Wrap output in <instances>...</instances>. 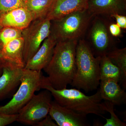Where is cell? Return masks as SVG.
Segmentation results:
<instances>
[{"label":"cell","instance_id":"cell-1","mask_svg":"<svg viewBox=\"0 0 126 126\" xmlns=\"http://www.w3.org/2000/svg\"><path fill=\"white\" fill-rule=\"evenodd\" d=\"M78 40L58 41L50 62L44 69L51 86L56 89L67 88L76 71V49Z\"/></svg>","mask_w":126,"mask_h":126},{"label":"cell","instance_id":"cell-2","mask_svg":"<svg viewBox=\"0 0 126 126\" xmlns=\"http://www.w3.org/2000/svg\"><path fill=\"white\" fill-rule=\"evenodd\" d=\"M41 89L49 90L59 104L80 114H94L105 118L107 112L106 106L101 97L99 90L91 96H87L80 90L76 88L56 89L47 81Z\"/></svg>","mask_w":126,"mask_h":126},{"label":"cell","instance_id":"cell-3","mask_svg":"<svg viewBox=\"0 0 126 126\" xmlns=\"http://www.w3.org/2000/svg\"><path fill=\"white\" fill-rule=\"evenodd\" d=\"M100 57H96L86 40H79L76 49V71L72 87L86 93L96 90L101 78Z\"/></svg>","mask_w":126,"mask_h":126},{"label":"cell","instance_id":"cell-4","mask_svg":"<svg viewBox=\"0 0 126 126\" xmlns=\"http://www.w3.org/2000/svg\"><path fill=\"white\" fill-rule=\"evenodd\" d=\"M94 17L86 10L73 12L51 20L50 35L57 42L79 40L86 33Z\"/></svg>","mask_w":126,"mask_h":126},{"label":"cell","instance_id":"cell-5","mask_svg":"<svg viewBox=\"0 0 126 126\" xmlns=\"http://www.w3.org/2000/svg\"><path fill=\"white\" fill-rule=\"evenodd\" d=\"M47 79L41 71L24 68L18 91L10 101L0 107V113L7 115L17 114L31 99L35 93L41 89L42 84Z\"/></svg>","mask_w":126,"mask_h":126},{"label":"cell","instance_id":"cell-6","mask_svg":"<svg viewBox=\"0 0 126 126\" xmlns=\"http://www.w3.org/2000/svg\"><path fill=\"white\" fill-rule=\"evenodd\" d=\"M51 20L47 18L34 20L22 30L23 58L25 65L34 56L43 41L50 34Z\"/></svg>","mask_w":126,"mask_h":126},{"label":"cell","instance_id":"cell-7","mask_svg":"<svg viewBox=\"0 0 126 126\" xmlns=\"http://www.w3.org/2000/svg\"><path fill=\"white\" fill-rule=\"evenodd\" d=\"M52 97L51 93L47 89L34 94L17 113L16 121L34 126L48 115Z\"/></svg>","mask_w":126,"mask_h":126},{"label":"cell","instance_id":"cell-8","mask_svg":"<svg viewBox=\"0 0 126 126\" xmlns=\"http://www.w3.org/2000/svg\"><path fill=\"white\" fill-rule=\"evenodd\" d=\"M94 16L89 30V43H87L94 56L101 57L116 47L109 32L108 23L103 18Z\"/></svg>","mask_w":126,"mask_h":126},{"label":"cell","instance_id":"cell-9","mask_svg":"<svg viewBox=\"0 0 126 126\" xmlns=\"http://www.w3.org/2000/svg\"><path fill=\"white\" fill-rule=\"evenodd\" d=\"M59 126H89L87 115L80 114L52 101L49 113Z\"/></svg>","mask_w":126,"mask_h":126},{"label":"cell","instance_id":"cell-10","mask_svg":"<svg viewBox=\"0 0 126 126\" xmlns=\"http://www.w3.org/2000/svg\"><path fill=\"white\" fill-rule=\"evenodd\" d=\"M4 60L0 77V100L8 96L20 84L24 68Z\"/></svg>","mask_w":126,"mask_h":126},{"label":"cell","instance_id":"cell-11","mask_svg":"<svg viewBox=\"0 0 126 126\" xmlns=\"http://www.w3.org/2000/svg\"><path fill=\"white\" fill-rule=\"evenodd\" d=\"M57 42L55 39L49 35L43 41L35 54L26 63L24 68L36 71L44 69L52 58Z\"/></svg>","mask_w":126,"mask_h":126},{"label":"cell","instance_id":"cell-12","mask_svg":"<svg viewBox=\"0 0 126 126\" xmlns=\"http://www.w3.org/2000/svg\"><path fill=\"white\" fill-rule=\"evenodd\" d=\"M87 10L94 16H111L116 14L125 15L126 0H89Z\"/></svg>","mask_w":126,"mask_h":126},{"label":"cell","instance_id":"cell-13","mask_svg":"<svg viewBox=\"0 0 126 126\" xmlns=\"http://www.w3.org/2000/svg\"><path fill=\"white\" fill-rule=\"evenodd\" d=\"M89 0H54L46 18L53 20L71 13L87 10Z\"/></svg>","mask_w":126,"mask_h":126},{"label":"cell","instance_id":"cell-14","mask_svg":"<svg viewBox=\"0 0 126 126\" xmlns=\"http://www.w3.org/2000/svg\"><path fill=\"white\" fill-rule=\"evenodd\" d=\"M34 20L31 12L25 7H19L0 17V25L2 27H13L23 30Z\"/></svg>","mask_w":126,"mask_h":126},{"label":"cell","instance_id":"cell-15","mask_svg":"<svg viewBox=\"0 0 126 126\" xmlns=\"http://www.w3.org/2000/svg\"><path fill=\"white\" fill-rule=\"evenodd\" d=\"M99 90L102 99L119 106L126 103V93L117 81L112 79L100 80Z\"/></svg>","mask_w":126,"mask_h":126},{"label":"cell","instance_id":"cell-16","mask_svg":"<svg viewBox=\"0 0 126 126\" xmlns=\"http://www.w3.org/2000/svg\"><path fill=\"white\" fill-rule=\"evenodd\" d=\"M24 44L22 37L10 41L1 50L2 59L24 68L23 58Z\"/></svg>","mask_w":126,"mask_h":126},{"label":"cell","instance_id":"cell-17","mask_svg":"<svg viewBox=\"0 0 126 126\" xmlns=\"http://www.w3.org/2000/svg\"><path fill=\"white\" fill-rule=\"evenodd\" d=\"M99 72L101 80H115L121 84L123 89H126V82L123 79L121 70L106 55L100 57Z\"/></svg>","mask_w":126,"mask_h":126},{"label":"cell","instance_id":"cell-18","mask_svg":"<svg viewBox=\"0 0 126 126\" xmlns=\"http://www.w3.org/2000/svg\"><path fill=\"white\" fill-rule=\"evenodd\" d=\"M54 0H27L25 7L33 15L34 20L46 18Z\"/></svg>","mask_w":126,"mask_h":126},{"label":"cell","instance_id":"cell-19","mask_svg":"<svg viewBox=\"0 0 126 126\" xmlns=\"http://www.w3.org/2000/svg\"><path fill=\"white\" fill-rule=\"evenodd\" d=\"M111 61L119 68L124 81L126 82V48L116 47L106 55Z\"/></svg>","mask_w":126,"mask_h":126},{"label":"cell","instance_id":"cell-20","mask_svg":"<svg viewBox=\"0 0 126 126\" xmlns=\"http://www.w3.org/2000/svg\"><path fill=\"white\" fill-rule=\"evenodd\" d=\"M22 30L13 27H3L0 30V50L10 41L22 37Z\"/></svg>","mask_w":126,"mask_h":126},{"label":"cell","instance_id":"cell-21","mask_svg":"<svg viewBox=\"0 0 126 126\" xmlns=\"http://www.w3.org/2000/svg\"><path fill=\"white\" fill-rule=\"evenodd\" d=\"M103 102L106 106L107 112H109L111 116L110 118H105L106 122L103 126H126V123L122 122L115 113L114 109L115 106L111 103L107 101H104Z\"/></svg>","mask_w":126,"mask_h":126},{"label":"cell","instance_id":"cell-22","mask_svg":"<svg viewBox=\"0 0 126 126\" xmlns=\"http://www.w3.org/2000/svg\"><path fill=\"white\" fill-rule=\"evenodd\" d=\"M25 7L23 0H0V17L14 9Z\"/></svg>","mask_w":126,"mask_h":126},{"label":"cell","instance_id":"cell-23","mask_svg":"<svg viewBox=\"0 0 126 126\" xmlns=\"http://www.w3.org/2000/svg\"><path fill=\"white\" fill-rule=\"evenodd\" d=\"M17 114L7 115L0 113V126L9 125L16 121Z\"/></svg>","mask_w":126,"mask_h":126},{"label":"cell","instance_id":"cell-24","mask_svg":"<svg viewBox=\"0 0 126 126\" xmlns=\"http://www.w3.org/2000/svg\"><path fill=\"white\" fill-rule=\"evenodd\" d=\"M116 20V24L123 29H126V16L124 15L118 14H114L111 16Z\"/></svg>","mask_w":126,"mask_h":126},{"label":"cell","instance_id":"cell-25","mask_svg":"<svg viewBox=\"0 0 126 126\" xmlns=\"http://www.w3.org/2000/svg\"><path fill=\"white\" fill-rule=\"evenodd\" d=\"M58 125L49 115L36 123L34 126H58Z\"/></svg>","mask_w":126,"mask_h":126},{"label":"cell","instance_id":"cell-26","mask_svg":"<svg viewBox=\"0 0 126 126\" xmlns=\"http://www.w3.org/2000/svg\"><path fill=\"white\" fill-rule=\"evenodd\" d=\"M110 34L113 37H117L121 34V28L116 23H112L109 26Z\"/></svg>","mask_w":126,"mask_h":126},{"label":"cell","instance_id":"cell-27","mask_svg":"<svg viewBox=\"0 0 126 126\" xmlns=\"http://www.w3.org/2000/svg\"><path fill=\"white\" fill-rule=\"evenodd\" d=\"M4 60L3 59L0 60V77L2 74L3 72V66H4Z\"/></svg>","mask_w":126,"mask_h":126},{"label":"cell","instance_id":"cell-28","mask_svg":"<svg viewBox=\"0 0 126 126\" xmlns=\"http://www.w3.org/2000/svg\"><path fill=\"white\" fill-rule=\"evenodd\" d=\"M2 59V55H1V52L0 50V60Z\"/></svg>","mask_w":126,"mask_h":126},{"label":"cell","instance_id":"cell-29","mask_svg":"<svg viewBox=\"0 0 126 126\" xmlns=\"http://www.w3.org/2000/svg\"><path fill=\"white\" fill-rule=\"evenodd\" d=\"M2 26H1V25H0V30L1 29V28H2Z\"/></svg>","mask_w":126,"mask_h":126},{"label":"cell","instance_id":"cell-30","mask_svg":"<svg viewBox=\"0 0 126 126\" xmlns=\"http://www.w3.org/2000/svg\"><path fill=\"white\" fill-rule=\"evenodd\" d=\"M23 1H25V2H26V1L27 0H23Z\"/></svg>","mask_w":126,"mask_h":126}]
</instances>
